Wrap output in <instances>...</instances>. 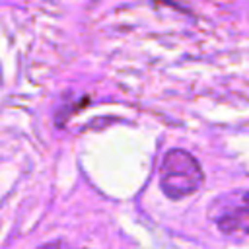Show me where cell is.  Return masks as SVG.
Returning <instances> with one entry per match:
<instances>
[{"label": "cell", "mask_w": 249, "mask_h": 249, "mask_svg": "<svg viewBox=\"0 0 249 249\" xmlns=\"http://www.w3.org/2000/svg\"><path fill=\"white\" fill-rule=\"evenodd\" d=\"M204 181L200 163L183 148H173L163 156L160 167V187L171 200L185 198L198 191Z\"/></svg>", "instance_id": "1"}, {"label": "cell", "mask_w": 249, "mask_h": 249, "mask_svg": "<svg viewBox=\"0 0 249 249\" xmlns=\"http://www.w3.org/2000/svg\"><path fill=\"white\" fill-rule=\"evenodd\" d=\"M208 216L226 235H249V191H235L216 198L208 208Z\"/></svg>", "instance_id": "2"}, {"label": "cell", "mask_w": 249, "mask_h": 249, "mask_svg": "<svg viewBox=\"0 0 249 249\" xmlns=\"http://www.w3.org/2000/svg\"><path fill=\"white\" fill-rule=\"evenodd\" d=\"M35 249H76V247H70L64 241H49V243H43V245H39Z\"/></svg>", "instance_id": "3"}]
</instances>
